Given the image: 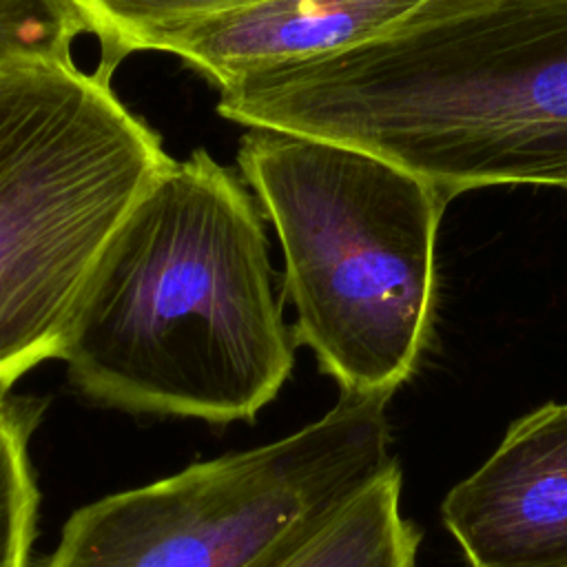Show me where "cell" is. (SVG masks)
<instances>
[{
    "mask_svg": "<svg viewBox=\"0 0 567 567\" xmlns=\"http://www.w3.org/2000/svg\"><path fill=\"white\" fill-rule=\"evenodd\" d=\"M217 113L383 157L447 204L567 193V0H423L357 47L239 80Z\"/></svg>",
    "mask_w": 567,
    "mask_h": 567,
    "instance_id": "1",
    "label": "cell"
},
{
    "mask_svg": "<svg viewBox=\"0 0 567 567\" xmlns=\"http://www.w3.org/2000/svg\"><path fill=\"white\" fill-rule=\"evenodd\" d=\"M295 350L261 213L197 148L171 157L109 239L60 361L91 403L224 425L279 394Z\"/></svg>",
    "mask_w": 567,
    "mask_h": 567,
    "instance_id": "2",
    "label": "cell"
},
{
    "mask_svg": "<svg viewBox=\"0 0 567 567\" xmlns=\"http://www.w3.org/2000/svg\"><path fill=\"white\" fill-rule=\"evenodd\" d=\"M237 164L279 237L297 346L341 394L390 399L430 341L447 202L383 157L292 133L248 128Z\"/></svg>",
    "mask_w": 567,
    "mask_h": 567,
    "instance_id": "3",
    "label": "cell"
},
{
    "mask_svg": "<svg viewBox=\"0 0 567 567\" xmlns=\"http://www.w3.org/2000/svg\"><path fill=\"white\" fill-rule=\"evenodd\" d=\"M111 78L73 58L0 69V390L60 359L93 266L171 162Z\"/></svg>",
    "mask_w": 567,
    "mask_h": 567,
    "instance_id": "4",
    "label": "cell"
},
{
    "mask_svg": "<svg viewBox=\"0 0 567 567\" xmlns=\"http://www.w3.org/2000/svg\"><path fill=\"white\" fill-rule=\"evenodd\" d=\"M385 396L78 507L44 567H270L396 465Z\"/></svg>",
    "mask_w": 567,
    "mask_h": 567,
    "instance_id": "5",
    "label": "cell"
},
{
    "mask_svg": "<svg viewBox=\"0 0 567 567\" xmlns=\"http://www.w3.org/2000/svg\"><path fill=\"white\" fill-rule=\"evenodd\" d=\"M441 514L470 567H567V403L514 421Z\"/></svg>",
    "mask_w": 567,
    "mask_h": 567,
    "instance_id": "6",
    "label": "cell"
},
{
    "mask_svg": "<svg viewBox=\"0 0 567 567\" xmlns=\"http://www.w3.org/2000/svg\"><path fill=\"white\" fill-rule=\"evenodd\" d=\"M423 0H259L155 35L146 51L171 53L217 91L288 64L326 58L377 38Z\"/></svg>",
    "mask_w": 567,
    "mask_h": 567,
    "instance_id": "7",
    "label": "cell"
},
{
    "mask_svg": "<svg viewBox=\"0 0 567 567\" xmlns=\"http://www.w3.org/2000/svg\"><path fill=\"white\" fill-rule=\"evenodd\" d=\"M419 540L401 514V470L394 465L270 567H414Z\"/></svg>",
    "mask_w": 567,
    "mask_h": 567,
    "instance_id": "8",
    "label": "cell"
},
{
    "mask_svg": "<svg viewBox=\"0 0 567 567\" xmlns=\"http://www.w3.org/2000/svg\"><path fill=\"white\" fill-rule=\"evenodd\" d=\"M44 403L0 390V567H31L40 489L31 436Z\"/></svg>",
    "mask_w": 567,
    "mask_h": 567,
    "instance_id": "9",
    "label": "cell"
},
{
    "mask_svg": "<svg viewBox=\"0 0 567 567\" xmlns=\"http://www.w3.org/2000/svg\"><path fill=\"white\" fill-rule=\"evenodd\" d=\"M100 44L97 66L115 73L131 53L175 27L228 13L259 0H64Z\"/></svg>",
    "mask_w": 567,
    "mask_h": 567,
    "instance_id": "10",
    "label": "cell"
},
{
    "mask_svg": "<svg viewBox=\"0 0 567 567\" xmlns=\"http://www.w3.org/2000/svg\"><path fill=\"white\" fill-rule=\"evenodd\" d=\"M82 33L64 0H0V69L33 58H73Z\"/></svg>",
    "mask_w": 567,
    "mask_h": 567,
    "instance_id": "11",
    "label": "cell"
}]
</instances>
